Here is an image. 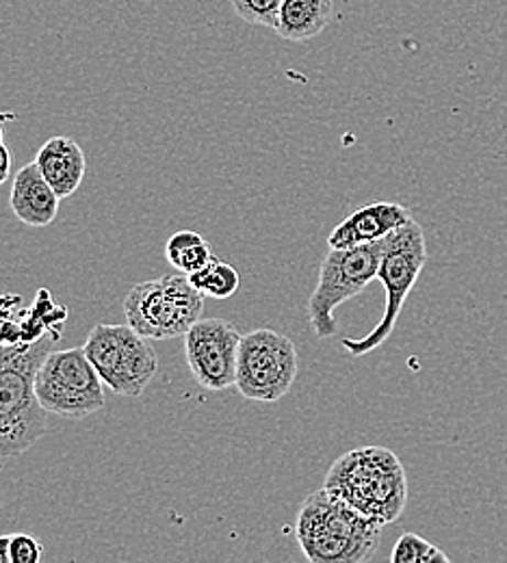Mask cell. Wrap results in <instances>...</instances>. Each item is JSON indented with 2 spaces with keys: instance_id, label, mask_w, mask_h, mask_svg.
Here are the masks:
<instances>
[{
  "instance_id": "obj_1",
  "label": "cell",
  "mask_w": 507,
  "mask_h": 563,
  "mask_svg": "<svg viewBox=\"0 0 507 563\" xmlns=\"http://www.w3.org/2000/svg\"><path fill=\"white\" fill-rule=\"evenodd\" d=\"M382 529L328 488L308 494L295 520V538L310 563L371 562Z\"/></svg>"
},
{
  "instance_id": "obj_2",
  "label": "cell",
  "mask_w": 507,
  "mask_h": 563,
  "mask_svg": "<svg viewBox=\"0 0 507 563\" xmlns=\"http://www.w3.org/2000/svg\"><path fill=\"white\" fill-rule=\"evenodd\" d=\"M59 343L53 334L35 343L0 350V457L26 453L46 433V410L35 393V375Z\"/></svg>"
},
{
  "instance_id": "obj_3",
  "label": "cell",
  "mask_w": 507,
  "mask_h": 563,
  "mask_svg": "<svg viewBox=\"0 0 507 563\" xmlns=\"http://www.w3.org/2000/svg\"><path fill=\"white\" fill-rule=\"evenodd\" d=\"M323 488L382 527L399 520L408 505L404 464L384 446H361L341 455L330 466Z\"/></svg>"
},
{
  "instance_id": "obj_4",
  "label": "cell",
  "mask_w": 507,
  "mask_h": 563,
  "mask_svg": "<svg viewBox=\"0 0 507 563\" xmlns=\"http://www.w3.org/2000/svg\"><path fill=\"white\" fill-rule=\"evenodd\" d=\"M428 263V243L423 228L410 219L399 230L390 232L384 243L377 280L386 290V306L379 323L363 339H343L341 347L352 357H361L379 345H384L404 310V303L419 280L423 267Z\"/></svg>"
},
{
  "instance_id": "obj_5",
  "label": "cell",
  "mask_w": 507,
  "mask_h": 563,
  "mask_svg": "<svg viewBox=\"0 0 507 563\" xmlns=\"http://www.w3.org/2000/svg\"><path fill=\"white\" fill-rule=\"evenodd\" d=\"M205 297L187 274L140 282L124 299L126 323L147 341L185 336L202 319Z\"/></svg>"
},
{
  "instance_id": "obj_6",
  "label": "cell",
  "mask_w": 507,
  "mask_h": 563,
  "mask_svg": "<svg viewBox=\"0 0 507 563\" xmlns=\"http://www.w3.org/2000/svg\"><path fill=\"white\" fill-rule=\"evenodd\" d=\"M384 243L386 239L343 250L330 247L319 267L317 286L308 299V323L317 339L334 336L339 330L334 310L361 295L368 282L377 278Z\"/></svg>"
},
{
  "instance_id": "obj_7",
  "label": "cell",
  "mask_w": 507,
  "mask_h": 563,
  "mask_svg": "<svg viewBox=\"0 0 507 563\" xmlns=\"http://www.w3.org/2000/svg\"><path fill=\"white\" fill-rule=\"evenodd\" d=\"M82 350L104 386L122 397H142L158 371V357L129 323H98Z\"/></svg>"
},
{
  "instance_id": "obj_8",
  "label": "cell",
  "mask_w": 507,
  "mask_h": 563,
  "mask_svg": "<svg viewBox=\"0 0 507 563\" xmlns=\"http://www.w3.org/2000/svg\"><path fill=\"white\" fill-rule=\"evenodd\" d=\"M102 379L82 347L48 353L35 375V393L48 415L85 419L104 408Z\"/></svg>"
},
{
  "instance_id": "obj_9",
  "label": "cell",
  "mask_w": 507,
  "mask_h": 563,
  "mask_svg": "<svg viewBox=\"0 0 507 563\" xmlns=\"http://www.w3.org/2000/svg\"><path fill=\"white\" fill-rule=\"evenodd\" d=\"M297 377V350L289 336L261 328L241 336L236 390L258 404L280 401Z\"/></svg>"
},
{
  "instance_id": "obj_10",
  "label": "cell",
  "mask_w": 507,
  "mask_h": 563,
  "mask_svg": "<svg viewBox=\"0 0 507 563\" xmlns=\"http://www.w3.org/2000/svg\"><path fill=\"white\" fill-rule=\"evenodd\" d=\"M241 334L223 319H200L185 334V355L191 375L205 390H228L236 382Z\"/></svg>"
},
{
  "instance_id": "obj_11",
  "label": "cell",
  "mask_w": 507,
  "mask_h": 563,
  "mask_svg": "<svg viewBox=\"0 0 507 563\" xmlns=\"http://www.w3.org/2000/svg\"><path fill=\"white\" fill-rule=\"evenodd\" d=\"M412 219L410 211L397 202H371L363 209L343 219L328 236L332 250L354 247L386 239L390 232L399 230Z\"/></svg>"
},
{
  "instance_id": "obj_12",
  "label": "cell",
  "mask_w": 507,
  "mask_h": 563,
  "mask_svg": "<svg viewBox=\"0 0 507 563\" xmlns=\"http://www.w3.org/2000/svg\"><path fill=\"white\" fill-rule=\"evenodd\" d=\"M59 196L57 191L46 183L42 172L37 169L35 161L24 165L11 187L9 205L13 214L31 225V228H46L57 219L59 212Z\"/></svg>"
},
{
  "instance_id": "obj_13",
  "label": "cell",
  "mask_w": 507,
  "mask_h": 563,
  "mask_svg": "<svg viewBox=\"0 0 507 563\" xmlns=\"http://www.w3.org/2000/svg\"><path fill=\"white\" fill-rule=\"evenodd\" d=\"M35 165L62 200L73 196L87 172L85 152L70 137H53L46 141L35 156Z\"/></svg>"
},
{
  "instance_id": "obj_14",
  "label": "cell",
  "mask_w": 507,
  "mask_h": 563,
  "mask_svg": "<svg viewBox=\"0 0 507 563\" xmlns=\"http://www.w3.org/2000/svg\"><path fill=\"white\" fill-rule=\"evenodd\" d=\"M334 0H283L276 33L289 42L317 37L332 20Z\"/></svg>"
},
{
  "instance_id": "obj_15",
  "label": "cell",
  "mask_w": 507,
  "mask_h": 563,
  "mask_svg": "<svg viewBox=\"0 0 507 563\" xmlns=\"http://www.w3.org/2000/svg\"><path fill=\"white\" fill-rule=\"evenodd\" d=\"M165 258L174 269L191 276L213 258V250L200 232L180 230L169 236L165 245Z\"/></svg>"
},
{
  "instance_id": "obj_16",
  "label": "cell",
  "mask_w": 507,
  "mask_h": 563,
  "mask_svg": "<svg viewBox=\"0 0 507 563\" xmlns=\"http://www.w3.org/2000/svg\"><path fill=\"white\" fill-rule=\"evenodd\" d=\"M189 280H191V284H194L202 295L213 297V299H228V297H232V295L239 290V286H241L239 272H236L232 265L219 261L216 256H213L202 269L194 272V274L189 276Z\"/></svg>"
},
{
  "instance_id": "obj_17",
  "label": "cell",
  "mask_w": 507,
  "mask_h": 563,
  "mask_svg": "<svg viewBox=\"0 0 507 563\" xmlns=\"http://www.w3.org/2000/svg\"><path fill=\"white\" fill-rule=\"evenodd\" d=\"M390 563H449V555L417 533H404L390 553Z\"/></svg>"
},
{
  "instance_id": "obj_18",
  "label": "cell",
  "mask_w": 507,
  "mask_h": 563,
  "mask_svg": "<svg viewBox=\"0 0 507 563\" xmlns=\"http://www.w3.org/2000/svg\"><path fill=\"white\" fill-rule=\"evenodd\" d=\"M234 13L254 26H269L276 31L283 0H230Z\"/></svg>"
},
{
  "instance_id": "obj_19",
  "label": "cell",
  "mask_w": 507,
  "mask_h": 563,
  "mask_svg": "<svg viewBox=\"0 0 507 563\" xmlns=\"http://www.w3.org/2000/svg\"><path fill=\"white\" fill-rule=\"evenodd\" d=\"M48 328V332L62 341V328L68 319V308L62 306L48 288H40L31 308Z\"/></svg>"
},
{
  "instance_id": "obj_20",
  "label": "cell",
  "mask_w": 507,
  "mask_h": 563,
  "mask_svg": "<svg viewBox=\"0 0 507 563\" xmlns=\"http://www.w3.org/2000/svg\"><path fill=\"white\" fill-rule=\"evenodd\" d=\"M11 563H40L44 558V547L40 540L26 533L11 536Z\"/></svg>"
},
{
  "instance_id": "obj_21",
  "label": "cell",
  "mask_w": 507,
  "mask_h": 563,
  "mask_svg": "<svg viewBox=\"0 0 507 563\" xmlns=\"http://www.w3.org/2000/svg\"><path fill=\"white\" fill-rule=\"evenodd\" d=\"M11 176V152L4 145V141H0V185H4Z\"/></svg>"
},
{
  "instance_id": "obj_22",
  "label": "cell",
  "mask_w": 507,
  "mask_h": 563,
  "mask_svg": "<svg viewBox=\"0 0 507 563\" xmlns=\"http://www.w3.org/2000/svg\"><path fill=\"white\" fill-rule=\"evenodd\" d=\"M11 536H0V563H11Z\"/></svg>"
},
{
  "instance_id": "obj_23",
  "label": "cell",
  "mask_w": 507,
  "mask_h": 563,
  "mask_svg": "<svg viewBox=\"0 0 507 563\" xmlns=\"http://www.w3.org/2000/svg\"><path fill=\"white\" fill-rule=\"evenodd\" d=\"M0 141H2V126H0Z\"/></svg>"
}]
</instances>
